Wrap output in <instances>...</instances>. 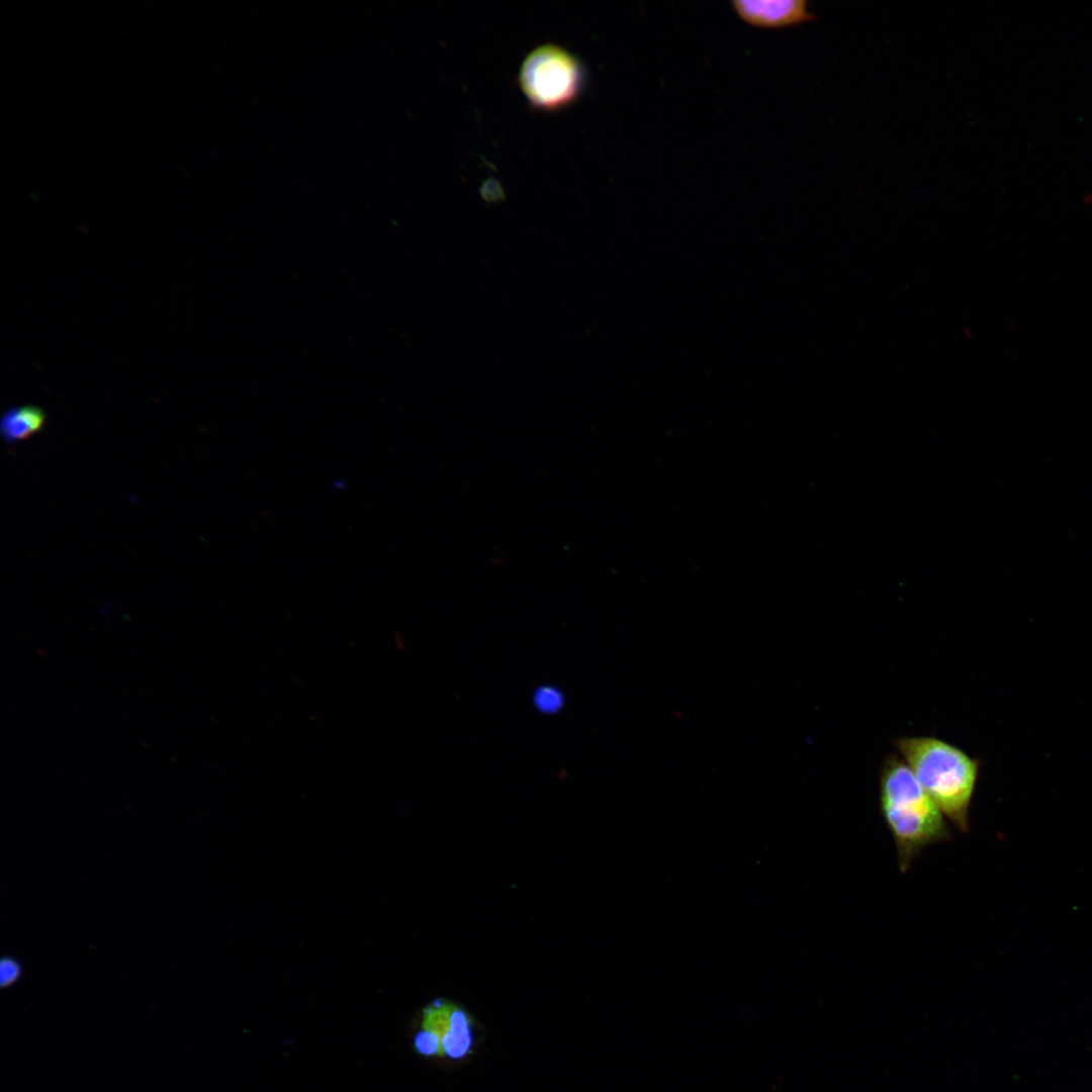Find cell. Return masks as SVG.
Returning <instances> with one entry per match:
<instances>
[{
    "label": "cell",
    "instance_id": "obj_1",
    "mask_svg": "<svg viewBox=\"0 0 1092 1092\" xmlns=\"http://www.w3.org/2000/svg\"><path fill=\"white\" fill-rule=\"evenodd\" d=\"M879 795L881 814L902 873L924 848L950 838L944 815L902 758L890 755L885 759Z\"/></svg>",
    "mask_w": 1092,
    "mask_h": 1092
},
{
    "label": "cell",
    "instance_id": "obj_2",
    "mask_svg": "<svg viewBox=\"0 0 1092 1092\" xmlns=\"http://www.w3.org/2000/svg\"><path fill=\"white\" fill-rule=\"evenodd\" d=\"M896 746L944 817L967 832L980 762L960 747L933 736L901 737Z\"/></svg>",
    "mask_w": 1092,
    "mask_h": 1092
},
{
    "label": "cell",
    "instance_id": "obj_3",
    "mask_svg": "<svg viewBox=\"0 0 1092 1092\" xmlns=\"http://www.w3.org/2000/svg\"><path fill=\"white\" fill-rule=\"evenodd\" d=\"M584 81L580 61L555 44L533 50L519 72V84L528 101L546 111L571 104L580 95Z\"/></svg>",
    "mask_w": 1092,
    "mask_h": 1092
},
{
    "label": "cell",
    "instance_id": "obj_4",
    "mask_svg": "<svg viewBox=\"0 0 1092 1092\" xmlns=\"http://www.w3.org/2000/svg\"><path fill=\"white\" fill-rule=\"evenodd\" d=\"M477 1044V1023L461 1004L436 998L421 1011L414 1036L415 1050L423 1057L462 1061Z\"/></svg>",
    "mask_w": 1092,
    "mask_h": 1092
},
{
    "label": "cell",
    "instance_id": "obj_5",
    "mask_svg": "<svg viewBox=\"0 0 1092 1092\" xmlns=\"http://www.w3.org/2000/svg\"><path fill=\"white\" fill-rule=\"evenodd\" d=\"M732 5L741 19L760 27L790 26L815 18L805 0H741Z\"/></svg>",
    "mask_w": 1092,
    "mask_h": 1092
},
{
    "label": "cell",
    "instance_id": "obj_6",
    "mask_svg": "<svg viewBox=\"0 0 1092 1092\" xmlns=\"http://www.w3.org/2000/svg\"><path fill=\"white\" fill-rule=\"evenodd\" d=\"M46 422V412L38 405H12L0 418V434L7 444L20 443L39 433Z\"/></svg>",
    "mask_w": 1092,
    "mask_h": 1092
},
{
    "label": "cell",
    "instance_id": "obj_7",
    "mask_svg": "<svg viewBox=\"0 0 1092 1092\" xmlns=\"http://www.w3.org/2000/svg\"><path fill=\"white\" fill-rule=\"evenodd\" d=\"M21 976L20 965L12 958H4L0 964V984L7 988L17 982Z\"/></svg>",
    "mask_w": 1092,
    "mask_h": 1092
},
{
    "label": "cell",
    "instance_id": "obj_8",
    "mask_svg": "<svg viewBox=\"0 0 1092 1092\" xmlns=\"http://www.w3.org/2000/svg\"><path fill=\"white\" fill-rule=\"evenodd\" d=\"M536 705L545 712L557 710L561 705V698L556 690L543 688L536 695Z\"/></svg>",
    "mask_w": 1092,
    "mask_h": 1092
}]
</instances>
